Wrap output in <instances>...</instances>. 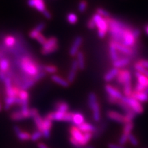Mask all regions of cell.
I'll use <instances>...</instances> for the list:
<instances>
[{"instance_id": "f1b7e54d", "label": "cell", "mask_w": 148, "mask_h": 148, "mask_svg": "<svg viewBox=\"0 0 148 148\" xmlns=\"http://www.w3.org/2000/svg\"><path fill=\"white\" fill-rule=\"evenodd\" d=\"M10 68V61L6 58H2L0 60V71L3 73L7 72Z\"/></svg>"}, {"instance_id": "d6986e66", "label": "cell", "mask_w": 148, "mask_h": 148, "mask_svg": "<svg viewBox=\"0 0 148 148\" xmlns=\"http://www.w3.org/2000/svg\"><path fill=\"white\" fill-rule=\"evenodd\" d=\"M131 97H134L136 100L140 102H147L148 101V95L145 92H132Z\"/></svg>"}, {"instance_id": "cb8c5ba5", "label": "cell", "mask_w": 148, "mask_h": 148, "mask_svg": "<svg viewBox=\"0 0 148 148\" xmlns=\"http://www.w3.org/2000/svg\"><path fill=\"white\" fill-rule=\"evenodd\" d=\"M72 122L73 123L74 125L78 127L79 125L82 124L84 123V117L82 114L79 113V112H75L73 113V119H72Z\"/></svg>"}, {"instance_id": "d6a6232c", "label": "cell", "mask_w": 148, "mask_h": 148, "mask_svg": "<svg viewBox=\"0 0 148 148\" xmlns=\"http://www.w3.org/2000/svg\"><path fill=\"white\" fill-rule=\"evenodd\" d=\"M17 138L20 140H27L30 139L31 135L29 133L25 132H22L21 130L20 131H18V132L16 133Z\"/></svg>"}, {"instance_id": "7a4b0ae2", "label": "cell", "mask_w": 148, "mask_h": 148, "mask_svg": "<svg viewBox=\"0 0 148 148\" xmlns=\"http://www.w3.org/2000/svg\"><path fill=\"white\" fill-rule=\"evenodd\" d=\"M20 66L22 71L32 78L36 77L41 71L38 63L29 56L22 57L20 60Z\"/></svg>"}, {"instance_id": "2e32d148", "label": "cell", "mask_w": 148, "mask_h": 148, "mask_svg": "<svg viewBox=\"0 0 148 148\" xmlns=\"http://www.w3.org/2000/svg\"><path fill=\"white\" fill-rule=\"evenodd\" d=\"M28 4L29 6L35 8L39 12H42L46 10L44 0H28Z\"/></svg>"}, {"instance_id": "60d3db41", "label": "cell", "mask_w": 148, "mask_h": 148, "mask_svg": "<svg viewBox=\"0 0 148 148\" xmlns=\"http://www.w3.org/2000/svg\"><path fill=\"white\" fill-rule=\"evenodd\" d=\"M36 40L39 42L40 44H41L42 45H43L45 43L46 40H47V38H45V36H44V35H42L41 33H40V34H39L38 36H37V37L36 38Z\"/></svg>"}, {"instance_id": "83f0119b", "label": "cell", "mask_w": 148, "mask_h": 148, "mask_svg": "<svg viewBox=\"0 0 148 148\" xmlns=\"http://www.w3.org/2000/svg\"><path fill=\"white\" fill-rule=\"evenodd\" d=\"M77 62L79 69L83 70L85 67V59L84 53L82 51H78L77 53Z\"/></svg>"}, {"instance_id": "681fc988", "label": "cell", "mask_w": 148, "mask_h": 148, "mask_svg": "<svg viewBox=\"0 0 148 148\" xmlns=\"http://www.w3.org/2000/svg\"><path fill=\"white\" fill-rule=\"evenodd\" d=\"M42 13L43 14L44 16H45L46 18H47V19H51V14L49 12V11H48L47 10V9L44 10Z\"/></svg>"}, {"instance_id": "f907efd6", "label": "cell", "mask_w": 148, "mask_h": 148, "mask_svg": "<svg viewBox=\"0 0 148 148\" xmlns=\"http://www.w3.org/2000/svg\"><path fill=\"white\" fill-rule=\"evenodd\" d=\"M132 33H133V35H134V37H135V38H138V36H140V30H139V29H133V30H132Z\"/></svg>"}, {"instance_id": "5b68a950", "label": "cell", "mask_w": 148, "mask_h": 148, "mask_svg": "<svg viewBox=\"0 0 148 148\" xmlns=\"http://www.w3.org/2000/svg\"><path fill=\"white\" fill-rule=\"evenodd\" d=\"M88 106L92 112V118H93L94 121L97 122L100 121V107L97 102V96L94 92H90L88 95Z\"/></svg>"}, {"instance_id": "d4e9b609", "label": "cell", "mask_w": 148, "mask_h": 148, "mask_svg": "<svg viewBox=\"0 0 148 148\" xmlns=\"http://www.w3.org/2000/svg\"><path fill=\"white\" fill-rule=\"evenodd\" d=\"M110 54L111 59H112V60L113 62L119 59V56H118L117 49L116 48L115 42L113 41V40L111 41L110 44Z\"/></svg>"}, {"instance_id": "e0dca14e", "label": "cell", "mask_w": 148, "mask_h": 148, "mask_svg": "<svg viewBox=\"0 0 148 148\" xmlns=\"http://www.w3.org/2000/svg\"><path fill=\"white\" fill-rule=\"evenodd\" d=\"M115 45L116 49H117V51H119V52L127 56H132L134 54V49H132V48L123 45V44L119 43V42H115Z\"/></svg>"}, {"instance_id": "4dcf8cb0", "label": "cell", "mask_w": 148, "mask_h": 148, "mask_svg": "<svg viewBox=\"0 0 148 148\" xmlns=\"http://www.w3.org/2000/svg\"><path fill=\"white\" fill-rule=\"evenodd\" d=\"M4 44L7 47H13L16 43V38H14L13 36H11V35H8V36H5L4 38Z\"/></svg>"}, {"instance_id": "ab89813d", "label": "cell", "mask_w": 148, "mask_h": 148, "mask_svg": "<svg viewBox=\"0 0 148 148\" xmlns=\"http://www.w3.org/2000/svg\"><path fill=\"white\" fill-rule=\"evenodd\" d=\"M86 7H87V3H86V1H84V0H82V1H81L79 3L78 10L80 12H84L85 10L86 9Z\"/></svg>"}, {"instance_id": "f546056e", "label": "cell", "mask_w": 148, "mask_h": 148, "mask_svg": "<svg viewBox=\"0 0 148 148\" xmlns=\"http://www.w3.org/2000/svg\"><path fill=\"white\" fill-rule=\"evenodd\" d=\"M33 118H34V123L36 125L38 130H39L40 132H42V125H43V119L39 115V114H36V115L34 116Z\"/></svg>"}, {"instance_id": "30bf717a", "label": "cell", "mask_w": 148, "mask_h": 148, "mask_svg": "<svg viewBox=\"0 0 148 148\" xmlns=\"http://www.w3.org/2000/svg\"><path fill=\"white\" fill-rule=\"evenodd\" d=\"M133 127H134V125H133L132 122L125 123L123 129V134L119 139V144L121 145H125V144L128 140V136L131 134Z\"/></svg>"}, {"instance_id": "c3c4849f", "label": "cell", "mask_w": 148, "mask_h": 148, "mask_svg": "<svg viewBox=\"0 0 148 148\" xmlns=\"http://www.w3.org/2000/svg\"><path fill=\"white\" fill-rule=\"evenodd\" d=\"M138 64H140L143 67L145 68L146 69H148V60H142L138 62Z\"/></svg>"}, {"instance_id": "5bb4252c", "label": "cell", "mask_w": 148, "mask_h": 148, "mask_svg": "<svg viewBox=\"0 0 148 148\" xmlns=\"http://www.w3.org/2000/svg\"><path fill=\"white\" fill-rule=\"evenodd\" d=\"M105 89H106V91L110 97L115 98V99H119V100H121L123 98V96H122L121 92H119V90H118L116 88H114L113 86L110 84H106V86H105Z\"/></svg>"}, {"instance_id": "1f68e13d", "label": "cell", "mask_w": 148, "mask_h": 148, "mask_svg": "<svg viewBox=\"0 0 148 148\" xmlns=\"http://www.w3.org/2000/svg\"><path fill=\"white\" fill-rule=\"evenodd\" d=\"M36 82L34 80V78L27 79V80H25V82H24L23 84L21 86V90H26L27 89H28V88L32 87L33 85H34Z\"/></svg>"}, {"instance_id": "ffe728a7", "label": "cell", "mask_w": 148, "mask_h": 148, "mask_svg": "<svg viewBox=\"0 0 148 148\" xmlns=\"http://www.w3.org/2000/svg\"><path fill=\"white\" fill-rule=\"evenodd\" d=\"M130 59L127 57H125V58H119L116 61H114L112 64H113L114 68L119 69V68L123 67V66L127 65L130 64Z\"/></svg>"}, {"instance_id": "11a10c76", "label": "cell", "mask_w": 148, "mask_h": 148, "mask_svg": "<svg viewBox=\"0 0 148 148\" xmlns=\"http://www.w3.org/2000/svg\"><path fill=\"white\" fill-rule=\"evenodd\" d=\"M1 108H2V106H1V102H0V112H1Z\"/></svg>"}, {"instance_id": "836d02e7", "label": "cell", "mask_w": 148, "mask_h": 148, "mask_svg": "<svg viewBox=\"0 0 148 148\" xmlns=\"http://www.w3.org/2000/svg\"><path fill=\"white\" fill-rule=\"evenodd\" d=\"M10 118L11 119H12L13 121H20V120L24 119V116L22 114L21 111H14L10 114Z\"/></svg>"}, {"instance_id": "603a6c76", "label": "cell", "mask_w": 148, "mask_h": 148, "mask_svg": "<svg viewBox=\"0 0 148 148\" xmlns=\"http://www.w3.org/2000/svg\"><path fill=\"white\" fill-rule=\"evenodd\" d=\"M55 108L56 111L66 113V112H68V110H69V105H68L67 103L64 102V101H59L58 102L56 103Z\"/></svg>"}, {"instance_id": "44dd1931", "label": "cell", "mask_w": 148, "mask_h": 148, "mask_svg": "<svg viewBox=\"0 0 148 148\" xmlns=\"http://www.w3.org/2000/svg\"><path fill=\"white\" fill-rule=\"evenodd\" d=\"M78 128L83 133H86V132H95L96 131V127L94 126L93 125L90 124L89 123H83L82 124H81L80 125H79Z\"/></svg>"}, {"instance_id": "74e56055", "label": "cell", "mask_w": 148, "mask_h": 148, "mask_svg": "<svg viewBox=\"0 0 148 148\" xmlns=\"http://www.w3.org/2000/svg\"><path fill=\"white\" fill-rule=\"evenodd\" d=\"M128 141H130V143L132 144L133 146H137L138 145V139L136 138V137L134 136V134H132V133L129 135Z\"/></svg>"}, {"instance_id": "6da1fadb", "label": "cell", "mask_w": 148, "mask_h": 148, "mask_svg": "<svg viewBox=\"0 0 148 148\" xmlns=\"http://www.w3.org/2000/svg\"><path fill=\"white\" fill-rule=\"evenodd\" d=\"M108 23V30L113 41L121 42L125 30L128 28L125 24L114 18H107Z\"/></svg>"}, {"instance_id": "8992f818", "label": "cell", "mask_w": 148, "mask_h": 148, "mask_svg": "<svg viewBox=\"0 0 148 148\" xmlns=\"http://www.w3.org/2000/svg\"><path fill=\"white\" fill-rule=\"evenodd\" d=\"M121 100L125 102L135 114H141L143 112V107L140 101L136 100L132 97H123Z\"/></svg>"}, {"instance_id": "9c48e42d", "label": "cell", "mask_w": 148, "mask_h": 148, "mask_svg": "<svg viewBox=\"0 0 148 148\" xmlns=\"http://www.w3.org/2000/svg\"><path fill=\"white\" fill-rule=\"evenodd\" d=\"M136 38L133 35L132 30L128 27L124 32L121 41L119 43L123 44V45L127 46L128 47L132 48L134 47L135 44H136Z\"/></svg>"}, {"instance_id": "bcb514c9", "label": "cell", "mask_w": 148, "mask_h": 148, "mask_svg": "<svg viewBox=\"0 0 148 148\" xmlns=\"http://www.w3.org/2000/svg\"><path fill=\"white\" fill-rule=\"evenodd\" d=\"M108 148H125L124 145H121L120 144L115 143H109L108 145Z\"/></svg>"}, {"instance_id": "52a82bcc", "label": "cell", "mask_w": 148, "mask_h": 148, "mask_svg": "<svg viewBox=\"0 0 148 148\" xmlns=\"http://www.w3.org/2000/svg\"><path fill=\"white\" fill-rule=\"evenodd\" d=\"M58 49V40L56 37H50L46 40L45 43L42 45L41 53L43 55H47L54 52Z\"/></svg>"}, {"instance_id": "b9f144b4", "label": "cell", "mask_w": 148, "mask_h": 148, "mask_svg": "<svg viewBox=\"0 0 148 148\" xmlns=\"http://www.w3.org/2000/svg\"><path fill=\"white\" fill-rule=\"evenodd\" d=\"M73 112H66L65 114H64L63 121H68V122H71L72 119H73Z\"/></svg>"}, {"instance_id": "8fae6325", "label": "cell", "mask_w": 148, "mask_h": 148, "mask_svg": "<svg viewBox=\"0 0 148 148\" xmlns=\"http://www.w3.org/2000/svg\"><path fill=\"white\" fill-rule=\"evenodd\" d=\"M106 115L108 116V119H110L112 121L118 122V123H129L127 122L126 116L125 115H123V114L119 113V112H115V111L113 110H108L107 112Z\"/></svg>"}, {"instance_id": "4fadbf2b", "label": "cell", "mask_w": 148, "mask_h": 148, "mask_svg": "<svg viewBox=\"0 0 148 148\" xmlns=\"http://www.w3.org/2000/svg\"><path fill=\"white\" fill-rule=\"evenodd\" d=\"M82 38L81 36H77L75 38L72 44L71 47H70L69 53L71 56H74L79 51V48L80 47L82 42Z\"/></svg>"}, {"instance_id": "7bdbcfd3", "label": "cell", "mask_w": 148, "mask_h": 148, "mask_svg": "<svg viewBox=\"0 0 148 148\" xmlns=\"http://www.w3.org/2000/svg\"><path fill=\"white\" fill-rule=\"evenodd\" d=\"M146 87L143 85L137 83L136 85V87H135V91L136 92H144L145 91Z\"/></svg>"}, {"instance_id": "f35d334b", "label": "cell", "mask_w": 148, "mask_h": 148, "mask_svg": "<svg viewBox=\"0 0 148 148\" xmlns=\"http://www.w3.org/2000/svg\"><path fill=\"white\" fill-rule=\"evenodd\" d=\"M42 136V132H40L39 130H36V132H34L32 135H31L30 139L33 140V141H36L37 140H38L39 138H41Z\"/></svg>"}, {"instance_id": "8d00e7d4", "label": "cell", "mask_w": 148, "mask_h": 148, "mask_svg": "<svg viewBox=\"0 0 148 148\" xmlns=\"http://www.w3.org/2000/svg\"><path fill=\"white\" fill-rule=\"evenodd\" d=\"M67 21L69 23L75 24L77 21V17L76 14L74 13H69L67 15Z\"/></svg>"}, {"instance_id": "ba28073f", "label": "cell", "mask_w": 148, "mask_h": 148, "mask_svg": "<svg viewBox=\"0 0 148 148\" xmlns=\"http://www.w3.org/2000/svg\"><path fill=\"white\" fill-rule=\"evenodd\" d=\"M69 133L71 134V137L77 140L81 147L86 145L84 142V134L78 128V127L74 125H72L69 128Z\"/></svg>"}, {"instance_id": "d590c367", "label": "cell", "mask_w": 148, "mask_h": 148, "mask_svg": "<svg viewBox=\"0 0 148 148\" xmlns=\"http://www.w3.org/2000/svg\"><path fill=\"white\" fill-rule=\"evenodd\" d=\"M97 14L105 18H108L109 16H110V13H109L108 11L101 8L97 9Z\"/></svg>"}, {"instance_id": "816d5d0a", "label": "cell", "mask_w": 148, "mask_h": 148, "mask_svg": "<svg viewBox=\"0 0 148 148\" xmlns=\"http://www.w3.org/2000/svg\"><path fill=\"white\" fill-rule=\"evenodd\" d=\"M38 148H48L47 146H46L45 144L42 143H39L38 144Z\"/></svg>"}, {"instance_id": "db71d44e", "label": "cell", "mask_w": 148, "mask_h": 148, "mask_svg": "<svg viewBox=\"0 0 148 148\" xmlns=\"http://www.w3.org/2000/svg\"><path fill=\"white\" fill-rule=\"evenodd\" d=\"M82 148H95V147H93V146H92V145H89V146H87V147H82Z\"/></svg>"}, {"instance_id": "ac0fdd59", "label": "cell", "mask_w": 148, "mask_h": 148, "mask_svg": "<svg viewBox=\"0 0 148 148\" xmlns=\"http://www.w3.org/2000/svg\"><path fill=\"white\" fill-rule=\"evenodd\" d=\"M18 97L21 101V107L22 106H28V100H29V93L27 90H21L18 93Z\"/></svg>"}, {"instance_id": "3957f363", "label": "cell", "mask_w": 148, "mask_h": 148, "mask_svg": "<svg viewBox=\"0 0 148 148\" xmlns=\"http://www.w3.org/2000/svg\"><path fill=\"white\" fill-rule=\"evenodd\" d=\"M116 79L118 82L123 84V92L125 96H130L132 95V85H131V73L127 70H121L119 71Z\"/></svg>"}, {"instance_id": "277c9868", "label": "cell", "mask_w": 148, "mask_h": 148, "mask_svg": "<svg viewBox=\"0 0 148 148\" xmlns=\"http://www.w3.org/2000/svg\"><path fill=\"white\" fill-rule=\"evenodd\" d=\"M92 18L95 22V27L97 28L98 36L100 38H103L108 31V23L107 18H103L97 14H95Z\"/></svg>"}, {"instance_id": "484cf974", "label": "cell", "mask_w": 148, "mask_h": 148, "mask_svg": "<svg viewBox=\"0 0 148 148\" xmlns=\"http://www.w3.org/2000/svg\"><path fill=\"white\" fill-rule=\"evenodd\" d=\"M51 79L55 83H56V84L60 85L62 86H64V87H67V86H69V82L67 80H66V79L62 78V77H60L59 75H53L51 76Z\"/></svg>"}, {"instance_id": "ee69618b", "label": "cell", "mask_w": 148, "mask_h": 148, "mask_svg": "<svg viewBox=\"0 0 148 148\" xmlns=\"http://www.w3.org/2000/svg\"><path fill=\"white\" fill-rule=\"evenodd\" d=\"M45 24L44 23H42V22H41V23H40L39 24H38V25H36V27H35V29L37 31V32L41 33V32L42 30H43L44 28H45Z\"/></svg>"}, {"instance_id": "f6af8a7d", "label": "cell", "mask_w": 148, "mask_h": 148, "mask_svg": "<svg viewBox=\"0 0 148 148\" xmlns=\"http://www.w3.org/2000/svg\"><path fill=\"white\" fill-rule=\"evenodd\" d=\"M69 141H70V143H71L75 147H76V148H81V147H81V145H79V143H78V142H77V140H75V139H74V138L71 137V136H70V138H69Z\"/></svg>"}, {"instance_id": "9a60e30c", "label": "cell", "mask_w": 148, "mask_h": 148, "mask_svg": "<svg viewBox=\"0 0 148 148\" xmlns=\"http://www.w3.org/2000/svg\"><path fill=\"white\" fill-rule=\"evenodd\" d=\"M77 69H78V64H77V60H74L71 63V69L68 74L67 81L69 83H72L75 78V75H76Z\"/></svg>"}, {"instance_id": "7402d4cb", "label": "cell", "mask_w": 148, "mask_h": 148, "mask_svg": "<svg viewBox=\"0 0 148 148\" xmlns=\"http://www.w3.org/2000/svg\"><path fill=\"white\" fill-rule=\"evenodd\" d=\"M119 71V69H116V68L114 67L112 68V69H111L110 71L107 72V73L105 74L104 77H103L105 81H106V82H110V81L112 80L114 77L117 76Z\"/></svg>"}, {"instance_id": "7c38bea8", "label": "cell", "mask_w": 148, "mask_h": 148, "mask_svg": "<svg viewBox=\"0 0 148 148\" xmlns=\"http://www.w3.org/2000/svg\"><path fill=\"white\" fill-rule=\"evenodd\" d=\"M52 126V121L47 119V117L43 119V125H42V134L45 138H49L50 136V130Z\"/></svg>"}, {"instance_id": "e575fe53", "label": "cell", "mask_w": 148, "mask_h": 148, "mask_svg": "<svg viewBox=\"0 0 148 148\" xmlns=\"http://www.w3.org/2000/svg\"><path fill=\"white\" fill-rule=\"evenodd\" d=\"M43 71L45 73L53 74L56 73L57 71H58V69H57L56 66L52 65V64H47V65H45L43 66Z\"/></svg>"}, {"instance_id": "4316f807", "label": "cell", "mask_w": 148, "mask_h": 148, "mask_svg": "<svg viewBox=\"0 0 148 148\" xmlns=\"http://www.w3.org/2000/svg\"><path fill=\"white\" fill-rule=\"evenodd\" d=\"M135 75H136L138 83L143 85V86H145V87L147 88L148 86V77H147L145 75H143V74L140 73L138 71L136 72Z\"/></svg>"}, {"instance_id": "7dc6e473", "label": "cell", "mask_w": 148, "mask_h": 148, "mask_svg": "<svg viewBox=\"0 0 148 148\" xmlns=\"http://www.w3.org/2000/svg\"><path fill=\"white\" fill-rule=\"evenodd\" d=\"M87 25H88V28L90 29H92L95 28V27H95V22H94V21H93V20H92V18H90L89 21H88Z\"/></svg>"}, {"instance_id": "f5cc1de1", "label": "cell", "mask_w": 148, "mask_h": 148, "mask_svg": "<svg viewBox=\"0 0 148 148\" xmlns=\"http://www.w3.org/2000/svg\"><path fill=\"white\" fill-rule=\"evenodd\" d=\"M145 32H146V34L148 35V25H146V27H145Z\"/></svg>"}]
</instances>
